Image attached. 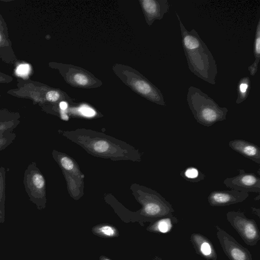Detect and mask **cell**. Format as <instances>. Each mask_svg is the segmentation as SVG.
Segmentation results:
<instances>
[{
  "mask_svg": "<svg viewBox=\"0 0 260 260\" xmlns=\"http://www.w3.org/2000/svg\"><path fill=\"white\" fill-rule=\"evenodd\" d=\"M180 175L187 181L195 182H198L204 178V175L194 167H188L183 171L181 172Z\"/></svg>",
  "mask_w": 260,
  "mask_h": 260,
  "instance_id": "obj_20",
  "label": "cell"
},
{
  "mask_svg": "<svg viewBox=\"0 0 260 260\" xmlns=\"http://www.w3.org/2000/svg\"><path fill=\"white\" fill-rule=\"evenodd\" d=\"M249 193L235 190H214L208 197V201L211 206H226L245 200Z\"/></svg>",
  "mask_w": 260,
  "mask_h": 260,
  "instance_id": "obj_10",
  "label": "cell"
},
{
  "mask_svg": "<svg viewBox=\"0 0 260 260\" xmlns=\"http://www.w3.org/2000/svg\"><path fill=\"white\" fill-rule=\"evenodd\" d=\"M92 231L95 235L103 237L112 238L118 235L116 228L108 224L97 225L93 227Z\"/></svg>",
  "mask_w": 260,
  "mask_h": 260,
  "instance_id": "obj_19",
  "label": "cell"
},
{
  "mask_svg": "<svg viewBox=\"0 0 260 260\" xmlns=\"http://www.w3.org/2000/svg\"><path fill=\"white\" fill-rule=\"evenodd\" d=\"M68 105L65 102H61L59 103V107L62 110H64L67 109Z\"/></svg>",
  "mask_w": 260,
  "mask_h": 260,
  "instance_id": "obj_29",
  "label": "cell"
},
{
  "mask_svg": "<svg viewBox=\"0 0 260 260\" xmlns=\"http://www.w3.org/2000/svg\"><path fill=\"white\" fill-rule=\"evenodd\" d=\"M101 260H110V259H109V258H106V257H105L102 256V257H101Z\"/></svg>",
  "mask_w": 260,
  "mask_h": 260,
  "instance_id": "obj_31",
  "label": "cell"
},
{
  "mask_svg": "<svg viewBox=\"0 0 260 260\" xmlns=\"http://www.w3.org/2000/svg\"><path fill=\"white\" fill-rule=\"evenodd\" d=\"M178 222L174 216L165 217L152 223L147 230L151 232L166 233L171 231L172 226Z\"/></svg>",
  "mask_w": 260,
  "mask_h": 260,
  "instance_id": "obj_15",
  "label": "cell"
},
{
  "mask_svg": "<svg viewBox=\"0 0 260 260\" xmlns=\"http://www.w3.org/2000/svg\"><path fill=\"white\" fill-rule=\"evenodd\" d=\"M253 54L255 59L254 62L248 68L250 75L253 76L257 72L258 64L260 60V20H258L256 31L255 33L254 44H253Z\"/></svg>",
  "mask_w": 260,
  "mask_h": 260,
  "instance_id": "obj_16",
  "label": "cell"
},
{
  "mask_svg": "<svg viewBox=\"0 0 260 260\" xmlns=\"http://www.w3.org/2000/svg\"><path fill=\"white\" fill-rule=\"evenodd\" d=\"M60 164L64 169L67 170H71L74 167V164L71 159L67 157H62L60 160Z\"/></svg>",
  "mask_w": 260,
  "mask_h": 260,
  "instance_id": "obj_26",
  "label": "cell"
},
{
  "mask_svg": "<svg viewBox=\"0 0 260 260\" xmlns=\"http://www.w3.org/2000/svg\"><path fill=\"white\" fill-rule=\"evenodd\" d=\"M157 260H162V259L160 258H158Z\"/></svg>",
  "mask_w": 260,
  "mask_h": 260,
  "instance_id": "obj_32",
  "label": "cell"
},
{
  "mask_svg": "<svg viewBox=\"0 0 260 260\" xmlns=\"http://www.w3.org/2000/svg\"><path fill=\"white\" fill-rule=\"evenodd\" d=\"M13 77L0 72V83H9L13 81Z\"/></svg>",
  "mask_w": 260,
  "mask_h": 260,
  "instance_id": "obj_28",
  "label": "cell"
},
{
  "mask_svg": "<svg viewBox=\"0 0 260 260\" xmlns=\"http://www.w3.org/2000/svg\"><path fill=\"white\" fill-rule=\"evenodd\" d=\"M125 72L127 73L124 76L127 77L124 79V82L135 92L153 103L166 106L162 93L159 88L137 72L134 74Z\"/></svg>",
  "mask_w": 260,
  "mask_h": 260,
  "instance_id": "obj_6",
  "label": "cell"
},
{
  "mask_svg": "<svg viewBox=\"0 0 260 260\" xmlns=\"http://www.w3.org/2000/svg\"><path fill=\"white\" fill-rule=\"evenodd\" d=\"M0 58L8 64L14 63L18 60L9 37L7 26H0Z\"/></svg>",
  "mask_w": 260,
  "mask_h": 260,
  "instance_id": "obj_13",
  "label": "cell"
},
{
  "mask_svg": "<svg viewBox=\"0 0 260 260\" xmlns=\"http://www.w3.org/2000/svg\"><path fill=\"white\" fill-rule=\"evenodd\" d=\"M80 113L86 117L93 116L95 113V111L90 107L86 106H83L80 108Z\"/></svg>",
  "mask_w": 260,
  "mask_h": 260,
  "instance_id": "obj_27",
  "label": "cell"
},
{
  "mask_svg": "<svg viewBox=\"0 0 260 260\" xmlns=\"http://www.w3.org/2000/svg\"><path fill=\"white\" fill-rule=\"evenodd\" d=\"M182 37V44L190 71L198 77L212 84H216V61L205 42L194 29L188 30L176 12Z\"/></svg>",
  "mask_w": 260,
  "mask_h": 260,
  "instance_id": "obj_1",
  "label": "cell"
},
{
  "mask_svg": "<svg viewBox=\"0 0 260 260\" xmlns=\"http://www.w3.org/2000/svg\"><path fill=\"white\" fill-rule=\"evenodd\" d=\"M190 241L196 253L207 259H217V253L212 243L205 236L192 233L190 236Z\"/></svg>",
  "mask_w": 260,
  "mask_h": 260,
  "instance_id": "obj_11",
  "label": "cell"
},
{
  "mask_svg": "<svg viewBox=\"0 0 260 260\" xmlns=\"http://www.w3.org/2000/svg\"><path fill=\"white\" fill-rule=\"evenodd\" d=\"M251 86V81L249 77H243L240 79L237 84V98L236 100L237 104L244 102L248 97Z\"/></svg>",
  "mask_w": 260,
  "mask_h": 260,
  "instance_id": "obj_17",
  "label": "cell"
},
{
  "mask_svg": "<svg viewBox=\"0 0 260 260\" xmlns=\"http://www.w3.org/2000/svg\"><path fill=\"white\" fill-rule=\"evenodd\" d=\"M61 97V93L57 90L50 88L46 95V102L49 103H55Z\"/></svg>",
  "mask_w": 260,
  "mask_h": 260,
  "instance_id": "obj_24",
  "label": "cell"
},
{
  "mask_svg": "<svg viewBox=\"0 0 260 260\" xmlns=\"http://www.w3.org/2000/svg\"><path fill=\"white\" fill-rule=\"evenodd\" d=\"M93 148L98 152H104L108 149L109 144L105 141H98L94 143Z\"/></svg>",
  "mask_w": 260,
  "mask_h": 260,
  "instance_id": "obj_25",
  "label": "cell"
},
{
  "mask_svg": "<svg viewBox=\"0 0 260 260\" xmlns=\"http://www.w3.org/2000/svg\"><path fill=\"white\" fill-rule=\"evenodd\" d=\"M186 100L194 118L204 126L209 127L226 119L228 109L220 107L200 88L189 86Z\"/></svg>",
  "mask_w": 260,
  "mask_h": 260,
  "instance_id": "obj_2",
  "label": "cell"
},
{
  "mask_svg": "<svg viewBox=\"0 0 260 260\" xmlns=\"http://www.w3.org/2000/svg\"><path fill=\"white\" fill-rule=\"evenodd\" d=\"M16 137L13 132H0V151L11 145Z\"/></svg>",
  "mask_w": 260,
  "mask_h": 260,
  "instance_id": "obj_21",
  "label": "cell"
},
{
  "mask_svg": "<svg viewBox=\"0 0 260 260\" xmlns=\"http://www.w3.org/2000/svg\"><path fill=\"white\" fill-rule=\"evenodd\" d=\"M226 219L247 245L257 244L260 240V232L253 219L246 217L243 212L234 211L227 212Z\"/></svg>",
  "mask_w": 260,
  "mask_h": 260,
  "instance_id": "obj_4",
  "label": "cell"
},
{
  "mask_svg": "<svg viewBox=\"0 0 260 260\" xmlns=\"http://www.w3.org/2000/svg\"><path fill=\"white\" fill-rule=\"evenodd\" d=\"M6 170L0 167V224L5 221V203L6 198Z\"/></svg>",
  "mask_w": 260,
  "mask_h": 260,
  "instance_id": "obj_18",
  "label": "cell"
},
{
  "mask_svg": "<svg viewBox=\"0 0 260 260\" xmlns=\"http://www.w3.org/2000/svg\"><path fill=\"white\" fill-rule=\"evenodd\" d=\"M0 26H4V27L7 26V24L5 21V20L3 19V18L2 17L1 14H0Z\"/></svg>",
  "mask_w": 260,
  "mask_h": 260,
  "instance_id": "obj_30",
  "label": "cell"
},
{
  "mask_svg": "<svg viewBox=\"0 0 260 260\" xmlns=\"http://www.w3.org/2000/svg\"><path fill=\"white\" fill-rule=\"evenodd\" d=\"M236 176L226 178L223 183L232 189L248 193H260V178L253 173H246L243 169L239 170Z\"/></svg>",
  "mask_w": 260,
  "mask_h": 260,
  "instance_id": "obj_8",
  "label": "cell"
},
{
  "mask_svg": "<svg viewBox=\"0 0 260 260\" xmlns=\"http://www.w3.org/2000/svg\"><path fill=\"white\" fill-rule=\"evenodd\" d=\"M229 145L243 156L260 165V149L257 145L244 140L236 139L230 141Z\"/></svg>",
  "mask_w": 260,
  "mask_h": 260,
  "instance_id": "obj_12",
  "label": "cell"
},
{
  "mask_svg": "<svg viewBox=\"0 0 260 260\" xmlns=\"http://www.w3.org/2000/svg\"><path fill=\"white\" fill-rule=\"evenodd\" d=\"M18 112L0 109V132H13L20 123Z\"/></svg>",
  "mask_w": 260,
  "mask_h": 260,
  "instance_id": "obj_14",
  "label": "cell"
},
{
  "mask_svg": "<svg viewBox=\"0 0 260 260\" xmlns=\"http://www.w3.org/2000/svg\"><path fill=\"white\" fill-rule=\"evenodd\" d=\"M72 83L75 85L85 86L91 84L87 75L82 72H76L72 75Z\"/></svg>",
  "mask_w": 260,
  "mask_h": 260,
  "instance_id": "obj_23",
  "label": "cell"
},
{
  "mask_svg": "<svg viewBox=\"0 0 260 260\" xmlns=\"http://www.w3.org/2000/svg\"><path fill=\"white\" fill-rule=\"evenodd\" d=\"M143 200L141 214L152 220V223L162 218L173 215L175 211L172 205L159 193L149 190Z\"/></svg>",
  "mask_w": 260,
  "mask_h": 260,
  "instance_id": "obj_5",
  "label": "cell"
},
{
  "mask_svg": "<svg viewBox=\"0 0 260 260\" xmlns=\"http://www.w3.org/2000/svg\"><path fill=\"white\" fill-rule=\"evenodd\" d=\"M31 72V67L29 64L23 62L18 64L15 70V74L18 78L28 79Z\"/></svg>",
  "mask_w": 260,
  "mask_h": 260,
  "instance_id": "obj_22",
  "label": "cell"
},
{
  "mask_svg": "<svg viewBox=\"0 0 260 260\" xmlns=\"http://www.w3.org/2000/svg\"><path fill=\"white\" fill-rule=\"evenodd\" d=\"M0 96H1V95H0Z\"/></svg>",
  "mask_w": 260,
  "mask_h": 260,
  "instance_id": "obj_33",
  "label": "cell"
},
{
  "mask_svg": "<svg viewBox=\"0 0 260 260\" xmlns=\"http://www.w3.org/2000/svg\"><path fill=\"white\" fill-rule=\"evenodd\" d=\"M145 16L149 25L154 21L161 20L169 12L170 4L167 0H143L140 1Z\"/></svg>",
  "mask_w": 260,
  "mask_h": 260,
  "instance_id": "obj_9",
  "label": "cell"
},
{
  "mask_svg": "<svg viewBox=\"0 0 260 260\" xmlns=\"http://www.w3.org/2000/svg\"><path fill=\"white\" fill-rule=\"evenodd\" d=\"M23 184L29 200L39 210L44 208L46 203L45 180L33 161L24 171Z\"/></svg>",
  "mask_w": 260,
  "mask_h": 260,
  "instance_id": "obj_3",
  "label": "cell"
},
{
  "mask_svg": "<svg viewBox=\"0 0 260 260\" xmlns=\"http://www.w3.org/2000/svg\"><path fill=\"white\" fill-rule=\"evenodd\" d=\"M216 236L223 252L230 260H252L250 252L219 226L216 225Z\"/></svg>",
  "mask_w": 260,
  "mask_h": 260,
  "instance_id": "obj_7",
  "label": "cell"
}]
</instances>
